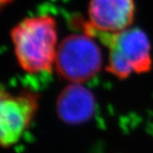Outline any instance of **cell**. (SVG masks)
<instances>
[{
	"mask_svg": "<svg viewBox=\"0 0 153 153\" xmlns=\"http://www.w3.org/2000/svg\"><path fill=\"white\" fill-rule=\"evenodd\" d=\"M17 60L30 74L51 72L56 63V21L50 15L30 17L20 21L10 33Z\"/></svg>",
	"mask_w": 153,
	"mask_h": 153,
	"instance_id": "1",
	"label": "cell"
},
{
	"mask_svg": "<svg viewBox=\"0 0 153 153\" xmlns=\"http://www.w3.org/2000/svg\"><path fill=\"white\" fill-rule=\"evenodd\" d=\"M85 33L99 38L109 48L106 70L117 79H126L131 73H146L151 69L150 43L147 34L137 28L116 33L102 32L84 25Z\"/></svg>",
	"mask_w": 153,
	"mask_h": 153,
	"instance_id": "2",
	"label": "cell"
},
{
	"mask_svg": "<svg viewBox=\"0 0 153 153\" xmlns=\"http://www.w3.org/2000/svg\"><path fill=\"white\" fill-rule=\"evenodd\" d=\"M54 65L61 78L71 83H83L101 70L102 51L92 36L72 34L59 45Z\"/></svg>",
	"mask_w": 153,
	"mask_h": 153,
	"instance_id": "3",
	"label": "cell"
},
{
	"mask_svg": "<svg viewBox=\"0 0 153 153\" xmlns=\"http://www.w3.org/2000/svg\"><path fill=\"white\" fill-rule=\"evenodd\" d=\"M38 107L37 93L23 91L12 95L0 88V146L17 143L32 122Z\"/></svg>",
	"mask_w": 153,
	"mask_h": 153,
	"instance_id": "4",
	"label": "cell"
},
{
	"mask_svg": "<svg viewBox=\"0 0 153 153\" xmlns=\"http://www.w3.org/2000/svg\"><path fill=\"white\" fill-rule=\"evenodd\" d=\"M134 0H91L88 8L91 29L108 33L123 31L133 23Z\"/></svg>",
	"mask_w": 153,
	"mask_h": 153,
	"instance_id": "5",
	"label": "cell"
},
{
	"mask_svg": "<svg viewBox=\"0 0 153 153\" xmlns=\"http://www.w3.org/2000/svg\"><path fill=\"white\" fill-rule=\"evenodd\" d=\"M96 109L92 92L78 83H72L60 92L56 101V113L64 123L83 124L91 120Z\"/></svg>",
	"mask_w": 153,
	"mask_h": 153,
	"instance_id": "6",
	"label": "cell"
},
{
	"mask_svg": "<svg viewBox=\"0 0 153 153\" xmlns=\"http://www.w3.org/2000/svg\"><path fill=\"white\" fill-rule=\"evenodd\" d=\"M12 0H0V10H1L6 5H7L9 2H11Z\"/></svg>",
	"mask_w": 153,
	"mask_h": 153,
	"instance_id": "7",
	"label": "cell"
}]
</instances>
